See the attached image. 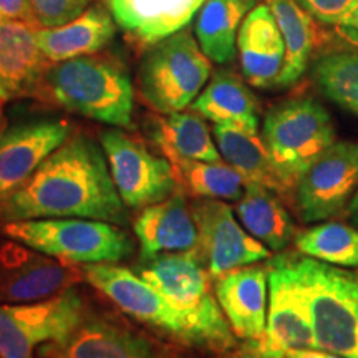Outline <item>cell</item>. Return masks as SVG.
<instances>
[{
    "label": "cell",
    "instance_id": "6da1fadb",
    "mask_svg": "<svg viewBox=\"0 0 358 358\" xmlns=\"http://www.w3.org/2000/svg\"><path fill=\"white\" fill-rule=\"evenodd\" d=\"M60 217L128 224V209L103 148L85 134H71L25 185L0 203V219L6 222Z\"/></svg>",
    "mask_w": 358,
    "mask_h": 358
},
{
    "label": "cell",
    "instance_id": "7a4b0ae2",
    "mask_svg": "<svg viewBox=\"0 0 358 358\" xmlns=\"http://www.w3.org/2000/svg\"><path fill=\"white\" fill-rule=\"evenodd\" d=\"M38 98L110 127L134 128V87L128 70L115 58L85 55L52 64Z\"/></svg>",
    "mask_w": 358,
    "mask_h": 358
},
{
    "label": "cell",
    "instance_id": "3957f363",
    "mask_svg": "<svg viewBox=\"0 0 358 358\" xmlns=\"http://www.w3.org/2000/svg\"><path fill=\"white\" fill-rule=\"evenodd\" d=\"M174 308L182 312L204 340L206 352L222 353L237 345V337L211 292L213 277L192 252L168 254L143 262L138 271Z\"/></svg>",
    "mask_w": 358,
    "mask_h": 358
},
{
    "label": "cell",
    "instance_id": "277c9868",
    "mask_svg": "<svg viewBox=\"0 0 358 358\" xmlns=\"http://www.w3.org/2000/svg\"><path fill=\"white\" fill-rule=\"evenodd\" d=\"M317 348L358 358V272L295 256Z\"/></svg>",
    "mask_w": 358,
    "mask_h": 358
},
{
    "label": "cell",
    "instance_id": "5b68a950",
    "mask_svg": "<svg viewBox=\"0 0 358 358\" xmlns=\"http://www.w3.org/2000/svg\"><path fill=\"white\" fill-rule=\"evenodd\" d=\"M3 234L12 241L60 261L78 264H118L129 257L134 243L124 227L96 219L60 217L6 222Z\"/></svg>",
    "mask_w": 358,
    "mask_h": 358
},
{
    "label": "cell",
    "instance_id": "8992f818",
    "mask_svg": "<svg viewBox=\"0 0 358 358\" xmlns=\"http://www.w3.org/2000/svg\"><path fill=\"white\" fill-rule=\"evenodd\" d=\"M211 77V60L189 27L148 47L138 69L143 101L161 115L186 110Z\"/></svg>",
    "mask_w": 358,
    "mask_h": 358
},
{
    "label": "cell",
    "instance_id": "52a82bcc",
    "mask_svg": "<svg viewBox=\"0 0 358 358\" xmlns=\"http://www.w3.org/2000/svg\"><path fill=\"white\" fill-rule=\"evenodd\" d=\"M262 140L294 196L302 174L335 143L332 116L313 98L287 100L266 115Z\"/></svg>",
    "mask_w": 358,
    "mask_h": 358
},
{
    "label": "cell",
    "instance_id": "ba28073f",
    "mask_svg": "<svg viewBox=\"0 0 358 358\" xmlns=\"http://www.w3.org/2000/svg\"><path fill=\"white\" fill-rule=\"evenodd\" d=\"M83 277L120 310L173 342L206 350L196 325L140 274L118 264H85Z\"/></svg>",
    "mask_w": 358,
    "mask_h": 358
},
{
    "label": "cell",
    "instance_id": "9c48e42d",
    "mask_svg": "<svg viewBox=\"0 0 358 358\" xmlns=\"http://www.w3.org/2000/svg\"><path fill=\"white\" fill-rule=\"evenodd\" d=\"M87 303L75 287L32 303H0V358H38L82 324Z\"/></svg>",
    "mask_w": 358,
    "mask_h": 358
},
{
    "label": "cell",
    "instance_id": "30bf717a",
    "mask_svg": "<svg viewBox=\"0 0 358 358\" xmlns=\"http://www.w3.org/2000/svg\"><path fill=\"white\" fill-rule=\"evenodd\" d=\"M111 178L127 208L143 209L168 199L179 189L173 164L151 153L148 148L122 129L100 134Z\"/></svg>",
    "mask_w": 358,
    "mask_h": 358
},
{
    "label": "cell",
    "instance_id": "8fae6325",
    "mask_svg": "<svg viewBox=\"0 0 358 358\" xmlns=\"http://www.w3.org/2000/svg\"><path fill=\"white\" fill-rule=\"evenodd\" d=\"M268 303L266 334L257 340L268 355L285 358L290 350L317 348L310 312L294 254H282L267 264Z\"/></svg>",
    "mask_w": 358,
    "mask_h": 358
},
{
    "label": "cell",
    "instance_id": "7c38bea8",
    "mask_svg": "<svg viewBox=\"0 0 358 358\" xmlns=\"http://www.w3.org/2000/svg\"><path fill=\"white\" fill-rule=\"evenodd\" d=\"M191 209L198 227L194 256L213 280L236 268L271 259V249L237 222L232 208L224 201L194 199Z\"/></svg>",
    "mask_w": 358,
    "mask_h": 358
},
{
    "label": "cell",
    "instance_id": "4fadbf2b",
    "mask_svg": "<svg viewBox=\"0 0 358 358\" xmlns=\"http://www.w3.org/2000/svg\"><path fill=\"white\" fill-rule=\"evenodd\" d=\"M358 189V141H335L299 179L295 208L303 222H319L347 209Z\"/></svg>",
    "mask_w": 358,
    "mask_h": 358
},
{
    "label": "cell",
    "instance_id": "5bb4252c",
    "mask_svg": "<svg viewBox=\"0 0 358 358\" xmlns=\"http://www.w3.org/2000/svg\"><path fill=\"white\" fill-rule=\"evenodd\" d=\"M82 279L78 264L47 256L17 241L0 245V303L47 301Z\"/></svg>",
    "mask_w": 358,
    "mask_h": 358
},
{
    "label": "cell",
    "instance_id": "9a60e30c",
    "mask_svg": "<svg viewBox=\"0 0 358 358\" xmlns=\"http://www.w3.org/2000/svg\"><path fill=\"white\" fill-rule=\"evenodd\" d=\"M70 136L65 120L19 123L0 133V203L25 185Z\"/></svg>",
    "mask_w": 358,
    "mask_h": 358
},
{
    "label": "cell",
    "instance_id": "2e32d148",
    "mask_svg": "<svg viewBox=\"0 0 358 358\" xmlns=\"http://www.w3.org/2000/svg\"><path fill=\"white\" fill-rule=\"evenodd\" d=\"M38 25L0 19V101L38 96L52 64L37 40Z\"/></svg>",
    "mask_w": 358,
    "mask_h": 358
},
{
    "label": "cell",
    "instance_id": "e0dca14e",
    "mask_svg": "<svg viewBox=\"0 0 358 358\" xmlns=\"http://www.w3.org/2000/svg\"><path fill=\"white\" fill-rule=\"evenodd\" d=\"M133 231L140 243L143 262L168 254H194L198 245V227L191 203H187L181 187L168 199L143 208L133 221Z\"/></svg>",
    "mask_w": 358,
    "mask_h": 358
},
{
    "label": "cell",
    "instance_id": "ac0fdd59",
    "mask_svg": "<svg viewBox=\"0 0 358 358\" xmlns=\"http://www.w3.org/2000/svg\"><path fill=\"white\" fill-rule=\"evenodd\" d=\"M214 294L232 332L241 340H261L266 334L267 266H245L214 280Z\"/></svg>",
    "mask_w": 358,
    "mask_h": 358
},
{
    "label": "cell",
    "instance_id": "d6986e66",
    "mask_svg": "<svg viewBox=\"0 0 358 358\" xmlns=\"http://www.w3.org/2000/svg\"><path fill=\"white\" fill-rule=\"evenodd\" d=\"M42 358H161L153 343L127 325L87 313L77 329Z\"/></svg>",
    "mask_w": 358,
    "mask_h": 358
},
{
    "label": "cell",
    "instance_id": "ffe728a7",
    "mask_svg": "<svg viewBox=\"0 0 358 358\" xmlns=\"http://www.w3.org/2000/svg\"><path fill=\"white\" fill-rule=\"evenodd\" d=\"M237 52L248 83L257 88L277 87L285 62V43L267 3H259L245 15L237 34Z\"/></svg>",
    "mask_w": 358,
    "mask_h": 358
},
{
    "label": "cell",
    "instance_id": "44dd1931",
    "mask_svg": "<svg viewBox=\"0 0 358 358\" xmlns=\"http://www.w3.org/2000/svg\"><path fill=\"white\" fill-rule=\"evenodd\" d=\"M206 0H106L116 25L140 47H151L189 25Z\"/></svg>",
    "mask_w": 358,
    "mask_h": 358
},
{
    "label": "cell",
    "instance_id": "7402d4cb",
    "mask_svg": "<svg viewBox=\"0 0 358 358\" xmlns=\"http://www.w3.org/2000/svg\"><path fill=\"white\" fill-rule=\"evenodd\" d=\"M116 32V22L110 10L95 6L69 24L55 29L38 27L37 40L43 55L50 64L71 58L95 55L111 42Z\"/></svg>",
    "mask_w": 358,
    "mask_h": 358
},
{
    "label": "cell",
    "instance_id": "603a6c76",
    "mask_svg": "<svg viewBox=\"0 0 358 358\" xmlns=\"http://www.w3.org/2000/svg\"><path fill=\"white\" fill-rule=\"evenodd\" d=\"M213 134L222 158L245 182H257L280 196H292L257 131L232 124H214Z\"/></svg>",
    "mask_w": 358,
    "mask_h": 358
},
{
    "label": "cell",
    "instance_id": "cb8c5ba5",
    "mask_svg": "<svg viewBox=\"0 0 358 358\" xmlns=\"http://www.w3.org/2000/svg\"><path fill=\"white\" fill-rule=\"evenodd\" d=\"M150 136L153 145L169 163L174 161L221 163L222 161L208 124L194 110H182L155 118Z\"/></svg>",
    "mask_w": 358,
    "mask_h": 358
},
{
    "label": "cell",
    "instance_id": "d4e9b609",
    "mask_svg": "<svg viewBox=\"0 0 358 358\" xmlns=\"http://www.w3.org/2000/svg\"><path fill=\"white\" fill-rule=\"evenodd\" d=\"M191 108L214 124H232L250 131L259 128L257 98L241 77L229 70L214 73Z\"/></svg>",
    "mask_w": 358,
    "mask_h": 358
},
{
    "label": "cell",
    "instance_id": "484cf974",
    "mask_svg": "<svg viewBox=\"0 0 358 358\" xmlns=\"http://www.w3.org/2000/svg\"><path fill=\"white\" fill-rule=\"evenodd\" d=\"M256 0H206L196 13L194 34L204 55L214 64H229L236 57L237 34Z\"/></svg>",
    "mask_w": 358,
    "mask_h": 358
},
{
    "label": "cell",
    "instance_id": "4316f807",
    "mask_svg": "<svg viewBox=\"0 0 358 358\" xmlns=\"http://www.w3.org/2000/svg\"><path fill=\"white\" fill-rule=\"evenodd\" d=\"M236 213L244 229L271 250L287 248L295 232L292 217L277 192L257 182H245Z\"/></svg>",
    "mask_w": 358,
    "mask_h": 358
},
{
    "label": "cell",
    "instance_id": "83f0119b",
    "mask_svg": "<svg viewBox=\"0 0 358 358\" xmlns=\"http://www.w3.org/2000/svg\"><path fill=\"white\" fill-rule=\"evenodd\" d=\"M274 13L285 43V62L277 88L292 87L306 73L317 42V27L313 19L297 0H267Z\"/></svg>",
    "mask_w": 358,
    "mask_h": 358
},
{
    "label": "cell",
    "instance_id": "f1b7e54d",
    "mask_svg": "<svg viewBox=\"0 0 358 358\" xmlns=\"http://www.w3.org/2000/svg\"><path fill=\"white\" fill-rule=\"evenodd\" d=\"M178 186L194 199L239 201L245 181L234 168L208 161H174Z\"/></svg>",
    "mask_w": 358,
    "mask_h": 358
},
{
    "label": "cell",
    "instance_id": "f546056e",
    "mask_svg": "<svg viewBox=\"0 0 358 358\" xmlns=\"http://www.w3.org/2000/svg\"><path fill=\"white\" fill-rule=\"evenodd\" d=\"M295 248L306 257L337 267H358V227L322 222L295 236Z\"/></svg>",
    "mask_w": 358,
    "mask_h": 358
},
{
    "label": "cell",
    "instance_id": "4dcf8cb0",
    "mask_svg": "<svg viewBox=\"0 0 358 358\" xmlns=\"http://www.w3.org/2000/svg\"><path fill=\"white\" fill-rule=\"evenodd\" d=\"M313 80L329 100L358 116V53L337 52L320 57L313 64Z\"/></svg>",
    "mask_w": 358,
    "mask_h": 358
},
{
    "label": "cell",
    "instance_id": "1f68e13d",
    "mask_svg": "<svg viewBox=\"0 0 358 358\" xmlns=\"http://www.w3.org/2000/svg\"><path fill=\"white\" fill-rule=\"evenodd\" d=\"M92 0H30L35 22L42 29H55L75 20Z\"/></svg>",
    "mask_w": 358,
    "mask_h": 358
},
{
    "label": "cell",
    "instance_id": "d6a6232c",
    "mask_svg": "<svg viewBox=\"0 0 358 358\" xmlns=\"http://www.w3.org/2000/svg\"><path fill=\"white\" fill-rule=\"evenodd\" d=\"M297 3L312 19L327 25H337L357 6L358 0H297Z\"/></svg>",
    "mask_w": 358,
    "mask_h": 358
},
{
    "label": "cell",
    "instance_id": "836d02e7",
    "mask_svg": "<svg viewBox=\"0 0 358 358\" xmlns=\"http://www.w3.org/2000/svg\"><path fill=\"white\" fill-rule=\"evenodd\" d=\"M0 19L24 20L37 24L30 0H0Z\"/></svg>",
    "mask_w": 358,
    "mask_h": 358
},
{
    "label": "cell",
    "instance_id": "e575fe53",
    "mask_svg": "<svg viewBox=\"0 0 358 358\" xmlns=\"http://www.w3.org/2000/svg\"><path fill=\"white\" fill-rule=\"evenodd\" d=\"M216 358H280V357H274L268 355L259 347L257 340H244L241 345H236L229 348L227 352L217 353Z\"/></svg>",
    "mask_w": 358,
    "mask_h": 358
},
{
    "label": "cell",
    "instance_id": "d590c367",
    "mask_svg": "<svg viewBox=\"0 0 358 358\" xmlns=\"http://www.w3.org/2000/svg\"><path fill=\"white\" fill-rule=\"evenodd\" d=\"M338 37L358 48V3L337 24Z\"/></svg>",
    "mask_w": 358,
    "mask_h": 358
},
{
    "label": "cell",
    "instance_id": "8d00e7d4",
    "mask_svg": "<svg viewBox=\"0 0 358 358\" xmlns=\"http://www.w3.org/2000/svg\"><path fill=\"white\" fill-rule=\"evenodd\" d=\"M285 358H343L335 353L319 350V348H303V350H290Z\"/></svg>",
    "mask_w": 358,
    "mask_h": 358
},
{
    "label": "cell",
    "instance_id": "74e56055",
    "mask_svg": "<svg viewBox=\"0 0 358 358\" xmlns=\"http://www.w3.org/2000/svg\"><path fill=\"white\" fill-rule=\"evenodd\" d=\"M347 214H348V219H350L353 226L358 227V189L355 194H353L350 204L347 206Z\"/></svg>",
    "mask_w": 358,
    "mask_h": 358
},
{
    "label": "cell",
    "instance_id": "f35d334b",
    "mask_svg": "<svg viewBox=\"0 0 358 358\" xmlns=\"http://www.w3.org/2000/svg\"><path fill=\"white\" fill-rule=\"evenodd\" d=\"M0 124H2V101H0Z\"/></svg>",
    "mask_w": 358,
    "mask_h": 358
}]
</instances>
